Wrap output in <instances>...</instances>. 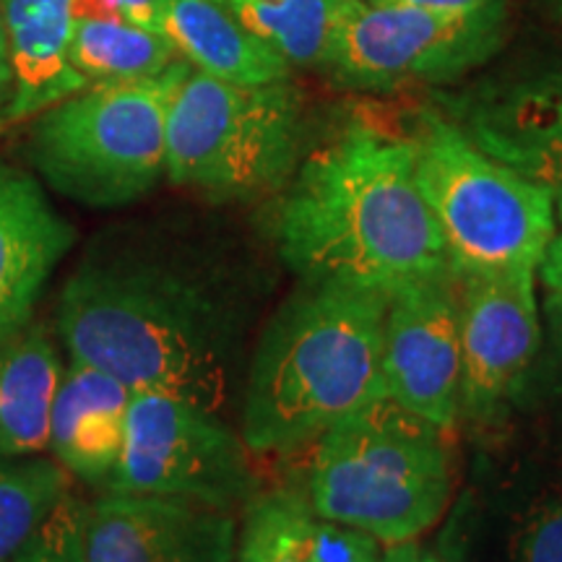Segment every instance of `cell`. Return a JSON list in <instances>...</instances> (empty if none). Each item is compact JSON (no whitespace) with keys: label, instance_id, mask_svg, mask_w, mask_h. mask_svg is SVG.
<instances>
[{"label":"cell","instance_id":"1f68e13d","mask_svg":"<svg viewBox=\"0 0 562 562\" xmlns=\"http://www.w3.org/2000/svg\"><path fill=\"white\" fill-rule=\"evenodd\" d=\"M422 562H446L435 550H422Z\"/></svg>","mask_w":562,"mask_h":562},{"label":"cell","instance_id":"3957f363","mask_svg":"<svg viewBox=\"0 0 562 562\" xmlns=\"http://www.w3.org/2000/svg\"><path fill=\"white\" fill-rule=\"evenodd\" d=\"M389 297L302 284L279 300L252 344L237 430L252 456H290L383 393Z\"/></svg>","mask_w":562,"mask_h":562},{"label":"cell","instance_id":"277c9868","mask_svg":"<svg viewBox=\"0 0 562 562\" xmlns=\"http://www.w3.org/2000/svg\"><path fill=\"white\" fill-rule=\"evenodd\" d=\"M453 438L381 396L313 442L302 495L318 516L383 547L417 542L459 487Z\"/></svg>","mask_w":562,"mask_h":562},{"label":"cell","instance_id":"f546056e","mask_svg":"<svg viewBox=\"0 0 562 562\" xmlns=\"http://www.w3.org/2000/svg\"><path fill=\"white\" fill-rule=\"evenodd\" d=\"M554 180L558 186L562 182V74H560V89H558V140H554ZM554 186V188H558Z\"/></svg>","mask_w":562,"mask_h":562},{"label":"cell","instance_id":"d6a6232c","mask_svg":"<svg viewBox=\"0 0 562 562\" xmlns=\"http://www.w3.org/2000/svg\"><path fill=\"white\" fill-rule=\"evenodd\" d=\"M552 9L558 13V19L562 21V0H552Z\"/></svg>","mask_w":562,"mask_h":562},{"label":"cell","instance_id":"ba28073f","mask_svg":"<svg viewBox=\"0 0 562 562\" xmlns=\"http://www.w3.org/2000/svg\"><path fill=\"white\" fill-rule=\"evenodd\" d=\"M438 526L446 562H562V453L516 427L474 440Z\"/></svg>","mask_w":562,"mask_h":562},{"label":"cell","instance_id":"7a4b0ae2","mask_svg":"<svg viewBox=\"0 0 562 562\" xmlns=\"http://www.w3.org/2000/svg\"><path fill=\"white\" fill-rule=\"evenodd\" d=\"M273 252L302 284L381 297L453 271L414 178L412 140L368 125L300 161L273 216Z\"/></svg>","mask_w":562,"mask_h":562},{"label":"cell","instance_id":"ffe728a7","mask_svg":"<svg viewBox=\"0 0 562 562\" xmlns=\"http://www.w3.org/2000/svg\"><path fill=\"white\" fill-rule=\"evenodd\" d=\"M286 66L328 68L349 0H227Z\"/></svg>","mask_w":562,"mask_h":562},{"label":"cell","instance_id":"7c38bea8","mask_svg":"<svg viewBox=\"0 0 562 562\" xmlns=\"http://www.w3.org/2000/svg\"><path fill=\"white\" fill-rule=\"evenodd\" d=\"M381 372L385 396L440 430L459 432L461 311L453 271L389 297Z\"/></svg>","mask_w":562,"mask_h":562},{"label":"cell","instance_id":"83f0119b","mask_svg":"<svg viewBox=\"0 0 562 562\" xmlns=\"http://www.w3.org/2000/svg\"><path fill=\"white\" fill-rule=\"evenodd\" d=\"M378 562H422V547L419 542H402L389 544L381 550Z\"/></svg>","mask_w":562,"mask_h":562},{"label":"cell","instance_id":"cb8c5ba5","mask_svg":"<svg viewBox=\"0 0 562 562\" xmlns=\"http://www.w3.org/2000/svg\"><path fill=\"white\" fill-rule=\"evenodd\" d=\"M83 505L87 501H81L74 490H68L50 516L26 539L13 562H87Z\"/></svg>","mask_w":562,"mask_h":562},{"label":"cell","instance_id":"8fae6325","mask_svg":"<svg viewBox=\"0 0 562 562\" xmlns=\"http://www.w3.org/2000/svg\"><path fill=\"white\" fill-rule=\"evenodd\" d=\"M461 311L459 430L474 440L516 425L518 398L542 341L537 271L456 273Z\"/></svg>","mask_w":562,"mask_h":562},{"label":"cell","instance_id":"44dd1931","mask_svg":"<svg viewBox=\"0 0 562 562\" xmlns=\"http://www.w3.org/2000/svg\"><path fill=\"white\" fill-rule=\"evenodd\" d=\"M70 63L87 83L138 81L165 74L178 50L161 32L125 19H76Z\"/></svg>","mask_w":562,"mask_h":562},{"label":"cell","instance_id":"6da1fadb","mask_svg":"<svg viewBox=\"0 0 562 562\" xmlns=\"http://www.w3.org/2000/svg\"><path fill=\"white\" fill-rule=\"evenodd\" d=\"M281 263L209 237L161 229L94 240L63 281L55 334L70 360L131 391H161L237 417Z\"/></svg>","mask_w":562,"mask_h":562},{"label":"cell","instance_id":"d4e9b609","mask_svg":"<svg viewBox=\"0 0 562 562\" xmlns=\"http://www.w3.org/2000/svg\"><path fill=\"white\" fill-rule=\"evenodd\" d=\"M125 21L146 26V30L161 32V16H165V0H112Z\"/></svg>","mask_w":562,"mask_h":562},{"label":"cell","instance_id":"30bf717a","mask_svg":"<svg viewBox=\"0 0 562 562\" xmlns=\"http://www.w3.org/2000/svg\"><path fill=\"white\" fill-rule=\"evenodd\" d=\"M505 0L476 11H432L389 0H349L328 70L357 89L459 79L501 50Z\"/></svg>","mask_w":562,"mask_h":562},{"label":"cell","instance_id":"4dcf8cb0","mask_svg":"<svg viewBox=\"0 0 562 562\" xmlns=\"http://www.w3.org/2000/svg\"><path fill=\"white\" fill-rule=\"evenodd\" d=\"M552 195H554V214H558V220L562 224V182L558 188H554Z\"/></svg>","mask_w":562,"mask_h":562},{"label":"cell","instance_id":"52a82bcc","mask_svg":"<svg viewBox=\"0 0 562 562\" xmlns=\"http://www.w3.org/2000/svg\"><path fill=\"white\" fill-rule=\"evenodd\" d=\"M300 144L286 81L232 83L191 68L167 110L165 175L211 201H250L292 180Z\"/></svg>","mask_w":562,"mask_h":562},{"label":"cell","instance_id":"e0dca14e","mask_svg":"<svg viewBox=\"0 0 562 562\" xmlns=\"http://www.w3.org/2000/svg\"><path fill=\"white\" fill-rule=\"evenodd\" d=\"M383 544L318 516L302 490H261L243 508L235 562H378Z\"/></svg>","mask_w":562,"mask_h":562},{"label":"cell","instance_id":"8992f818","mask_svg":"<svg viewBox=\"0 0 562 562\" xmlns=\"http://www.w3.org/2000/svg\"><path fill=\"white\" fill-rule=\"evenodd\" d=\"M414 178L453 273L537 271L554 237V195L427 112L414 133Z\"/></svg>","mask_w":562,"mask_h":562},{"label":"cell","instance_id":"484cf974","mask_svg":"<svg viewBox=\"0 0 562 562\" xmlns=\"http://www.w3.org/2000/svg\"><path fill=\"white\" fill-rule=\"evenodd\" d=\"M537 279H542L547 292L562 294V232H554L547 245L542 261L537 266Z\"/></svg>","mask_w":562,"mask_h":562},{"label":"cell","instance_id":"f1b7e54d","mask_svg":"<svg viewBox=\"0 0 562 562\" xmlns=\"http://www.w3.org/2000/svg\"><path fill=\"white\" fill-rule=\"evenodd\" d=\"M11 91V68H9V50H5V32L3 19H0V104H5Z\"/></svg>","mask_w":562,"mask_h":562},{"label":"cell","instance_id":"9a60e30c","mask_svg":"<svg viewBox=\"0 0 562 562\" xmlns=\"http://www.w3.org/2000/svg\"><path fill=\"white\" fill-rule=\"evenodd\" d=\"M131 393L110 372L68 357L53 402L47 448L70 480L108 487L123 451Z\"/></svg>","mask_w":562,"mask_h":562},{"label":"cell","instance_id":"d6986e66","mask_svg":"<svg viewBox=\"0 0 562 562\" xmlns=\"http://www.w3.org/2000/svg\"><path fill=\"white\" fill-rule=\"evenodd\" d=\"M161 34L191 68L232 83L286 81L290 66L256 37L227 0H165Z\"/></svg>","mask_w":562,"mask_h":562},{"label":"cell","instance_id":"4316f807","mask_svg":"<svg viewBox=\"0 0 562 562\" xmlns=\"http://www.w3.org/2000/svg\"><path fill=\"white\" fill-rule=\"evenodd\" d=\"M389 3L419 5V9H432V11H476V9H484V5L501 3V0H389Z\"/></svg>","mask_w":562,"mask_h":562},{"label":"cell","instance_id":"5bb4252c","mask_svg":"<svg viewBox=\"0 0 562 562\" xmlns=\"http://www.w3.org/2000/svg\"><path fill=\"white\" fill-rule=\"evenodd\" d=\"M76 243L37 178L0 161V341L34 321L47 281Z\"/></svg>","mask_w":562,"mask_h":562},{"label":"cell","instance_id":"603a6c76","mask_svg":"<svg viewBox=\"0 0 562 562\" xmlns=\"http://www.w3.org/2000/svg\"><path fill=\"white\" fill-rule=\"evenodd\" d=\"M516 422L539 446L562 453V294L547 292L542 300V341L518 398Z\"/></svg>","mask_w":562,"mask_h":562},{"label":"cell","instance_id":"4fadbf2b","mask_svg":"<svg viewBox=\"0 0 562 562\" xmlns=\"http://www.w3.org/2000/svg\"><path fill=\"white\" fill-rule=\"evenodd\" d=\"M237 513L102 490L83 505L87 562H235Z\"/></svg>","mask_w":562,"mask_h":562},{"label":"cell","instance_id":"5b68a950","mask_svg":"<svg viewBox=\"0 0 562 562\" xmlns=\"http://www.w3.org/2000/svg\"><path fill=\"white\" fill-rule=\"evenodd\" d=\"M188 70L178 60L151 79L89 83L42 112L30 136L40 178L94 209L128 206L151 193L165 175L167 110Z\"/></svg>","mask_w":562,"mask_h":562},{"label":"cell","instance_id":"9c48e42d","mask_svg":"<svg viewBox=\"0 0 562 562\" xmlns=\"http://www.w3.org/2000/svg\"><path fill=\"white\" fill-rule=\"evenodd\" d=\"M252 453L229 417L175 393L133 391L108 487L243 513L258 487Z\"/></svg>","mask_w":562,"mask_h":562},{"label":"cell","instance_id":"2e32d148","mask_svg":"<svg viewBox=\"0 0 562 562\" xmlns=\"http://www.w3.org/2000/svg\"><path fill=\"white\" fill-rule=\"evenodd\" d=\"M11 91L5 123L37 115L89 83L70 63L74 0H0Z\"/></svg>","mask_w":562,"mask_h":562},{"label":"cell","instance_id":"ac0fdd59","mask_svg":"<svg viewBox=\"0 0 562 562\" xmlns=\"http://www.w3.org/2000/svg\"><path fill=\"white\" fill-rule=\"evenodd\" d=\"M63 368L60 349L45 323L32 321L0 341V459L45 451Z\"/></svg>","mask_w":562,"mask_h":562},{"label":"cell","instance_id":"7402d4cb","mask_svg":"<svg viewBox=\"0 0 562 562\" xmlns=\"http://www.w3.org/2000/svg\"><path fill=\"white\" fill-rule=\"evenodd\" d=\"M68 490L70 476L55 459H0V562H13Z\"/></svg>","mask_w":562,"mask_h":562}]
</instances>
